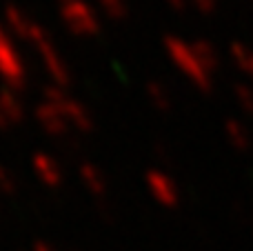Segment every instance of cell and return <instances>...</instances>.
<instances>
[{"instance_id": "16", "label": "cell", "mask_w": 253, "mask_h": 251, "mask_svg": "<svg viewBox=\"0 0 253 251\" xmlns=\"http://www.w3.org/2000/svg\"><path fill=\"white\" fill-rule=\"evenodd\" d=\"M233 93H236V102L240 105V109L247 111V114H253V84L249 83L236 84Z\"/></svg>"}, {"instance_id": "18", "label": "cell", "mask_w": 253, "mask_h": 251, "mask_svg": "<svg viewBox=\"0 0 253 251\" xmlns=\"http://www.w3.org/2000/svg\"><path fill=\"white\" fill-rule=\"evenodd\" d=\"M165 2L178 13H184L187 11V7H189V0H165Z\"/></svg>"}, {"instance_id": "14", "label": "cell", "mask_w": 253, "mask_h": 251, "mask_svg": "<svg viewBox=\"0 0 253 251\" xmlns=\"http://www.w3.org/2000/svg\"><path fill=\"white\" fill-rule=\"evenodd\" d=\"M147 98L158 111H169L171 109V93L160 80H149L147 83Z\"/></svg>"}, {"instance_id": "11", "label": "cell", "mask_w": 253, "mask_h": 251, "mask_svg": "<svg viewBox=\"0 0 253 251\" xmlns=\"http://www.w3.org/2000/svg\"><path fill=\"white\" fill-rule=\"evenodd\" d=\"M224 138H227V142L236 151H247L251 147L249 129H247L240 120H233V118L224 120Z\"/></svg>"}, {"instance_id": "10", "label": "cell", "mask_w": 253, "mask_h": 251, "mask_svg": "<svg viewBox=\"0 0 253 251\" xmlns=\"http://www.w3.org/2000/svg\"><path fill=\"white\" fill-rule=\"evenodd\" d=\"M191 49H193V53H196L198 62L202 65V69L213 78V74L220 69V56H218V51H215V47L211 42H207V40H193Z\"/></svg>"}, {"instance_id": "5", "label": "cell", "mask_w": 253, "mask_h": 251, "mask_svg": "<svg viewBox=\"0 0 253 251\" xmlns=\"http://www.w3.org/2000/svg\"><path fill=\"white\" fill-rule=\"evenodd\" d=\"M36 51H38L40 60H42V67H44V71H47V76L51 78V84L62 87V89L69 87L71 69L65 62V58L60 56V51L56 49V44H53L51 40H47V42H42L40 47H36Z\"/></svg>"}, {"instance_id": "4", "label": "cell", "mask_w": 253, "mask_h": 251, "mask_svg": "<svg viewBox=\"0 0 253 251\" xmlns=\"http://www.w3.org/2000/svg\"><path fill=\"white\" fill-rule=\"evenodd\" d=\"M144 182H147V189L151 194V198L160 207L175 209L180 205V189L169 173L160 171V169H149L147 176H144Z\"/></svg>"}, {"instance_id": "9", "label": "cell", "mask_w": 253, "mask_h": 251, "mask_svg": "<svg viewBox=\"0 0 253 251\" xmlns=\"http://www.w3.org/2000/svg\"><path fill=\"white\" fill-rule=\"evenodd\" d=\"M0 109H2L4 118L9 120V125H22V120H25L27 111H25V105H22V100L18 98V93L13 91V89H2L0 91Z\"/></svg>"}, {"instance_id": "3", "label": "cell", "mask_w": 253, "mask_h": 251, "mask_svg": "<svg viewBox=\"0 0 253 251\" xmlns=\"http://www.w3.org/2000/svg\"><path fill=\"white\" fill-rule=\"evenodd\" d=\"M25 76V60L13 44L9 31L4 29V25H0V78L7 83V89L16 91V89H22Z\"/></svg>"}, {"instance_id": "1", "label": "cell", "mask_w": 253, "mask_h": 251, "mask_svg": "<svg viewBox=\"0 0 253 251\" xmlns=\"http://www.w3.org/2000/svg\"><path fill=\"white\" fill-rule=\"evenodd\" d=\"M165 51L169 56V60L173 62V67H178L189 80H191L193 87H198L200 91H211V84L213 78L202 69V65L198 62L196 53L191 49V42L182 38H175V36H167L165 38Z\"/></svg>"}, {"instance_id": "8", "label": "cell", "mask_w": 253, "mask_h": 251, "mask_svg": "<svg viewBox=\"0 0 253 251\" xmlns=\"http://www.w3.org/2000/svg\"><path fill=\"white\" fill-rule=\"evenodd\" d=\"M34 25H36V20H31L20 7H16V4H7V7H4V29H7L9 34L18 36V38H22V40H29V34H31V29H34Z\"/></svg>"}, {"instance_id": "13", "label": "cell", "mask_w": 253, "mask_h": 251, "mask_svg": "<svg viewBox=\"0 0 253 251\" xmlns=\"http://www.w3.org/2000/svg\"><path fill=\"white\" fill-rule=\"evenodd\" d=\"M80 178H83V182L87 185V189L91 191V194H96V196L105 194V189H107L105 173H102L96 165L84 163L83 167H80Z\"/></svg>"}, {"instance_id": "6", "label": "cell", "mask_w": 253, "mask_h": 251, "mask_svg": "<svg viewBox=\"0 0 253 251\" xmlns=\"http://www.w3.org/2000/svg\"><path fill=\"white\" fill-rule=\"evenodd\" d=\"M34 118H36V123L40 125V129H42L44 133H49V136H53V138H62L71 131L62 107L53 105V102L40 100L34 109Z\"/></svg>"}, {"instance_id": "2", "label": "cell", "mask_w": 253, "mask_h": 251, "mask_svg": "<svg viewBox=\"0 0 253 251\" xmlns=\"http://www.w3.org/2000/svg\"><path fill=\"white\" fill-rule=\"evenodd\" d=\"M60 20L76 36H96L100 31V18L87 0H56Z\"/></svg>"}, {"instance_id": "12", "label": "cell", "mask_w": 253, "mask_h": 251, "mask_svg": "<svg viewBox=\"0 0 253 251\" xmlns=\"http://www.w3.org/2000/svg\"><path fill=\"white\" fill-rule=\"evenodd\" d=\"M229 53L236 67L253 83V49L247 47L245 42H231L229 44Z\"/></svg>"}, {"instance_id": "17", "label": "cell", "mask_w": 253, "mask_h": 251, "mask_svg": "<svg viewBox=\"0 0 253 251\" xmlns=\"http://www.w3.org/2000/svg\"><path fill=\"white\" fill-rule=\"evenodd\" d=\"M191 7H196V11H200L202 16H211L218 11V0H189Z\"/></svg>"}, {"instance_id": "15", "label": "cell", "mask_w": 253, "mask_h": 251, "mask_svg": "<svg viewBox=\"0 0 253 251\" xmlns=\"http://www.w3.org/2000/svg\"><path fill=\"white\" fill-rule=\"evenodd\" d=\"M100 11L105 13L109 20H125L129 16V4L126 0H96Z\"/></svg>"}, {"instance_id": "7", "label": "cell", "mask_w": 253, "mask_h": 251, "mask_svg": "<svg viewBox=\"0 0 253 251\" xmlns=\"http://www.w3.org/2000/svg\"><path fill=\"white\" fill-rule=\"evenodd\" d=\"M31 167H34L36 176H38L44 185H60L62 169L51 154H47V151H36V154H31Z\"/></svg>"}, {"instance_id": "19", "label": "cell", "mask_w": 253, "mask_h": 251, "mask_svg": "<svg viewBox=\"0 0 253 251\" xmlns=\"http://www.w3.org/2000/svg\"><path fill=\"white\" fill-rule=\"evenodd\" d=\"M11 125H9V120L4 118V114H2V109H0V129H9Z\"/></svg>"}]
</instances>
